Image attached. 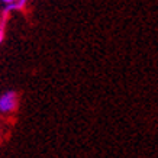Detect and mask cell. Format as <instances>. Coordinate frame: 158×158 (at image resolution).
Instances as JSON below:
<instances>
[{
	"label": "cell",
	"mask_w": 158,
	"mask_h": 158,
	"mask_svg": "<svg viewBox=\"0 0 158 158\" xmlns=\"http://www.w3.org/2000/svg\"><path fill=\"white\" fill-rule=\"evenodd\" d=\"M0 39H2V35H0Z\"/></svg>",
	"instance_id": "obj_4"
},
{
	"label": "cell",
	"mask_w": 158,
	"mask_h": 158,
	"mask_svg": "<svg viewBox=\"0 0 158 158\" xmlns=\"http://www.w3.org/2000/svg\"><path fill=\"white\" fill-rule=\"evenodd\" d=\"M18 105V96L15 91H6L0 96V112L2 113H10L16 109Z\"/></svg>",
	"instance_id": "obj_1"
},
{
	"label": "cell",
	"mask_w": 158,
	"mask_h": 158,
	"mask_svg": "<svg viewBox=\"0 0 158 158\" xmlns=\"http://www.w3.org/2000/svg\"><path fill=\"white\" fill-rule=\"evenodd\" d=\"M26 2L28 0H18L15 5H16V9H23L25 7V5H26Z\"/></svg>",
	"instance_id": "obj_2"
},
{
	"label": "cell",
	"mask_w": 158,
	"mask_h": 158,
	"mask_svg": "<svg viewBox=\"0 0 158 158\" xmlns=\"http://www.w3.org/2000/svg\"><path fill=\"white\" fill-rule=\"evenodd\" d=\"M2 2H5V3H7V5H12V3H16L18 0H2Z\"/></svg>",
	"instance_id": "obj_3"
}]
</instances>
